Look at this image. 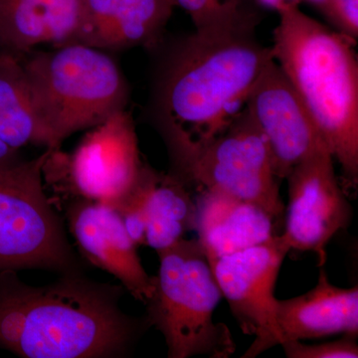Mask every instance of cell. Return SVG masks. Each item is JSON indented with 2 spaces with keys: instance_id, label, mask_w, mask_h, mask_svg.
Here are the masks:
<instances>
[{
  "instance_id": "6da1fadb",
  "label": "cell",
  "mask_w": 358,
  "mask_h": 358,
  "mask_svg": "<svg viewBox=\"0 0 358 358\" xmlns=\"http://www.w3.org/2000/svg\"><path fill=\"white\" fill-rule=\"evenodd\" d=\"M124 291L80 272L33 287L1 271L0 348L24 358L124 357L150 326L122 312Z\"/></svg>"
},
{
  "instance_id": "7a4b0ae2",
  "label": "cell",
  "mask_w": 358,
  "mask_h": 358,
  "mask_svg": "<svg viewBox=\"0 0 358 358\" xmlns=\"http://www.w3.org/2000/svg\"><path fill=\"white\" fill-rule=\"evenodd\" d=\"M253 18L242 8L195 29L174 53L160 98L167 148L202 145L245 109L257 79L274 60L272 48L257 40Z\"/></svg>"
},
{
  "instance_id": "3957f363",
  "label": "cell",
  "mask_w": 358,
  "mask_h": 358,
  "mask_svg": "<svg viewBox=\"0 0 358 358\" xmlns=\"http://www.w3.org/2000/svg\"><path fill=\"white\" fill-rule=\"evenodd\" d=\"M273 57L300 96L352 186L358 181V59L355 40L303 13L275 9Z\"/></svg>"
},
{
  "instance_id": "277c9868",
  "label": "cell",
  "mask_w": 358,
  "mask_h": 358,
  "mask_svg": "<svg viewBox=\"0 0 358 358\" xmlns=\"http://www.w3.org/2000/svg\"><path fill=\"white\" fill-rule=\"evenodd\" d=\"M37 109L55 147L126 110L129 88L105 51L80 43L21 56Z\"/></svg>"
},
{
  "instance_id": "5b68a950",
  "label": "cell",
  "mask_w": 358,
  "mask_h": 358,
  "mask_svg": "<svg viewBox=\"0 0 358 358\" xmlns=\"http://www.w3.org/2000/svg\"><path fill=\"white\" fill-rule=\"evenodd\" d=\"M159 274L145 320L164 336L169 358H228L236 352L229 327L213 313L223 298L199 240H179L157 252Z\"/></svg>"
},
{
  "instance_id": "8992f818",
  "label": "cell",
  "mask_w": 358,
  "mask_h": 358,
  "mask_svg": "<svg viewBox=\"0 0 358 358\" xmlns=\"http://www.w3.org/2000/svg\"><path fill=\"white\" fill-rule=\"evenodd\" d=\"M173 174L190 190L259 205L281 217L284 204L265 136L244 109L215 138L195 147L169 148Z\"/></svg>"
},
{
  "instance_id": "52a82bcc",
  "label": "cell",
  "mask_w": 358,
  "mask_h": 358,
  "mask_svg": "<svg viewBox=\"0 0 358 358\" xmlns=\"http://www.w3.org/2000/svg\"><path fill=\"white\" fill-rule=\"evenodd\" d=\"M51 152L46 148L39 157L0 171V272H80L62 221L44 190V166Z\"/></svg>"
},
{
  "instance_id": "ba28073f",
  "label": "cell",
  "mask_w": 358,
  "mask_h": 358,
  "mask_svg": "<svg viewBox=\"0 0 358 358\" xmlns=\"http://www.w3.org/2000/svg\"><path fill=\"white\" fill-rule=\"evenodd\" d=\"M289 251L288 240L284 235H275L265 243L209 262L221 294L229 303L241 331L255 338L242 355L243 358H254L281 345L274 289L280 268Z\"/></svg>"
},
{
  "instance_id": "9c48e42d",
  "label": "cell",
  "mask_w": 358,
  "mask_h": 358,
  "mask_svg": "<svg viewBox=\"0 0 358 358\" xmlns=\"http://www.w3.org/2000/svg\"><path fill=\"white\" fill-rule=\"evenodd\" d=\"M76 150L64 157L68 185L80 199L119 209L140 182L145 164L127 110L90 129Z\"/></svg>"
},
{
  "instance_id": "30bf717a",
  "label": "cell",
  "mask_w": 358,
  "mask_h": 358,
  "mask_svg": "<svg viewBox=\"0 0 358 358\" xmlns=\"http://www.w3.org/2000/svg\"><path fill=\"white\" fill-rule=\"evenodd\" d=\"M289 204L282 233L291 249L313 252L322 267L326 247L352 218V207L338 185L329 148L303 159L287 176Z\"/></svg>"
},
{
  "instance_id": "8fae6325",
  "label": "cell",
  "mask_w": 358,
  "mask_h": 358,
  "mask_svg": "<svg viewBox=\"0 0 358 358\" xmlns=\"http://www.w3.org/2000/svg\"><path fill=\"white\" fill-rule=\"evenodd\" d=\"M245 109L267 141L279 180L286 179L303 159L329 150L312 115L275 60L257 79Z\"/></svg>"
},
{
  "instance_id": "7c38bea8",
  "label": "cell",
  "mask_w": 358,
  "mask_h": 358,
  "mask_svg": "<svg viewBox=\"0 0 358 358\" xmlns=\"http://www.w3.org/2000/svg\"><path fill=\"white\" fill-rule=\"evenodd\" d=\"M67 218L85 258L114 275L136 300L147 303L154 293V277L143 268L119 211L103 202L80 199L70 205Z\"/></svg>"
},
{
  "instance_id": "4fadbf2b",
  "label": "cell",
  "mask_w": 358,
  "mask_h": 358,
  "mask_svg": "<svg viewBox=\"0 0 358 358\" xmlns=\"http://www.w3.org/2000/svg\"><path fill=\"white\" fill-rule=\"evenodd\" d=\"M173 8L171 0H83L72 43L105 52L154 47Z\"/></svg>"
},
{
  "instance_id": "5bb4252c",
  "label": "cell",
  "mask_w": 358,
  "mask_h": 358,
  "mask_svg": "<svg viewBox=\"0 0 358 358\" xmlns=\"http://www.w3.org/2000/svg\"><path fill=\"white\" fill-rule=\"evenodd\" d=\"M275 320L287 341L348 334L358 336V288H338L320 268L319 281L308 293L275 301ZM281 343V345H282Z\"/></svg>"
},
{
  "instance_id": "9a60e30c",
  "label": "cell",
  "mask_w": 358,
  "mask_h": 358,
  "mask_svg": "<svg viewBox=\"0 0 358 358\" xmlns=\"http://www.w3.org/2000/svg\"><path fill=\"white\" fill-rule=\"evenodd\" d=\"M196 230L209 262L265 243L275 236V221L252 202L215 192L197 194Z\"/></svg>"
},
{
  "instance_id": "2e32d148",
  "label": "cell",
  "mask_w": 358,
  "mask_h": 358,
  "mask_svg": "<svg viewBox=\"0 0 358 358\" xmlns=\"http://www.w3.org/2000/svg\"><path fill=\"white\" fill-rule=\"evenodd\" d=\"M83 0H0V54L21 56L39 45L74 41Z\"/></svg>"
},
{
  "instance_id": "e0dca14e",
  "label": "cell",
  "mask_w": 358,
  "mask_h": 358,
  "mask_svg": "<svg viewBox=\"0 0 358 358\" xmlns=\"http://www.w3.org/2000/svg\"><path fill=\"white\" fill-rule=\"evenodd\" d=\"M0 140L14 150L26 145L55 147L42 120L20 57L0 56Z\"/></svg>"
},
{
  "instance_id": "ac0fdd59",
  "label": "cell",
  "mask_w": 358,
  "mask_h": 358,
  "mask_svg": "<svg viewBox=\"0 0 358 358\" xmlns=\"http://www.w3.org/2000/svg\"><path fill=\"white\" fill-rule=\"evenodd\" d=\"M145 245L169 248L196 229L197 203L192 190L173 173L155 171L145 201Z\"/></svg>"
},
{
  "instance_id": "d6986e66",
  "label": "cell",
  "mask_w": 358,
  "mask_h": 358,
  "mask_svg": "<svg viewBox=\"0 0 358 358\" xmlns=\"http://www.w3.org/2000/svg\"><path fill=\"white\" fill-rule=\"evenodd\" d=\"M189 14L195 29L208 27L227 20L242 8L239 0H171Z\"/></svg>"
},
{
  "instance_id": "ffe728a7",
  "label": "cell",
  "mask_w": 358,
  "mask_h": 358,
  "mask_svg": "<svg viewBox=\"0 0 358 358\" xmlns=\"http://www.w3.org/2000/svg\"><path fill=\"white\" fill-rule=\"evenodd\" d=\"M357 336L345 334L343 338L320 345H305L301 341H287L282 343L289 358H357Z\"/></svg>"
},
{
  "instance_id": "44dd1931",
  "label": "cell",
  "mask_w": 358,
  "mask_h": 358,
  "mask_svg": "<svg viewBox=\"0 0 358 358\" xmlns=\"http://www.w3.org/2000/svg\"><path fill=\"white\" fill-rule=\"evenodd\" d=\"M319 7L336 31L357 41L358 0H322Z\"/></svg>"
},
{
  "instance_id": "7402d4cb",
  "label": "cell",
  "mask_w": 358,
  "mask_h": 358,
  "mask_svg": "<svg viewBox=\"0 0 358 358\" xmlns=\"http://www.w3.org/2000/svg\"><path fill=\"white\" fill-rule=\"evenodd\" d=\"M22 160L20 150H14V148L8 147L6 143L0 140V171L16 166Z\"/></svg>"
},
{
  "instance_id": "603a6c76",
  "label": "cell",
  "mask_w": 358,
  "mask_h": 358,
  "mask_svg": "<svg viewBox=\"0 0 358 358\" xmlns=\"http://www.w3.org/2000/svg\"><path fill=\"white\" fill-rule=\"evenodd\" d=\"M260 1L266 4V6L273 7V8L275 9L280 4L284 3V2L296 1L300 3L301 0H260Z\"/></svg>"
},
{
  "instance_id": "cb8c5ba5",
  "label": "cell",
  "mask_w": 358,
  "mask_h": 358,
  "mask_svg": "<svg viewBox=\"0 0 358 358\" xmlns=\"http://www.w3.org/2000/svg\"><path fill=\"white\" fill-rule=\"evenodd\" d=\"M1 55H2V54H0V56H1Z\"/></svg>"
}]
</instances>
